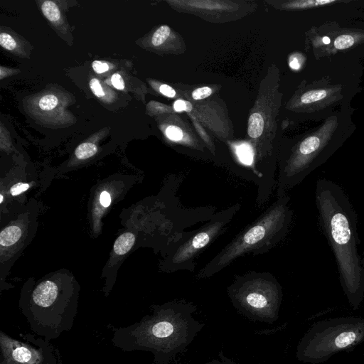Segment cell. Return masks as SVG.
I'll return each instance as SVG.
<instances>
[{
	"label": "cell",
	"mask_w": 364,
	"mask_h": 364,
	"mask_svg": "<svg viewBox=\"0 0 364 364\" xmlns=\"http://www.w3.org/2000/svg\"><path fill=\"white\" fill-rule=\"evenodd\" d=\"M290 197L285 195L277 200L253 223L240 231L196 274L204 279L218 273L240 257L268 252L287 235L293 210Z\"/></svg>",
	"instance_id": "obj_3"
},
{
	"label": "cell",
	"mask_w": 364,
	"mask_h": 364,
	"mask_svg": "<svg viewBox=\"0 0 364 364\" xmlns=\"http://www.w3.org/2000/svg\"><path fill=\"white\" fill-rule=\"evenodd\" d=\"M97 151V146L92 142H84L80 144L75 151L78 159H87L94 156Z\"/></svg>",
	"instance_id": "obj_17"
},
{
	"label": "cell",
	"mask_w": 364,
	"mask_h": 364,
	"mask_svg": "<svg viewBox=\"0 0 364 364\" xmlns=\"http://www.w3.org/2000/svg\"><path fill=\"white\" fill-rule=\"evenodd\" d=\"M289 66L291 69L299 70L301 67V63L298 58L292 56L289 60Z\"/></svg>",
	"instance_id": "obj_32"
},
{
	"label": "cell",
	"mask_w": 364,
	"mask_h": 364,
	"mask_svg": "<svg viewBox=\"0 0 364 364\" xmlns=\"http://www.w3.org/2000/svg\"><path fill=\"white\" fill-rule=\"evenodd\" d=\"M90 87L93 94L99 97H104L105 92L101 86L100 81L96 78H92L90 81Z\"/></svg>",
	"instance_id": "obj_24"
},
{
	"label": "cell",
	"mask_w": 364,
	"mask_h": 364,
	"mask_svg": "<svg viewBox=\"0 0 364 364\" xmlns=\"http://www.w3.org/2000/svg\"><path fill=\"white\" fill-rule=\"evenodd\" d=\"M152 313L138 322L114 328L111 341L125 353H152L154 364H170L194 340L205 324L193 314L196 306L185 300L154 305Z\"/></svg>",
	"instance_id": "obj_2"
},
{
	"label": "cell",
	"mask_w": 364,
	"mask_h": 364,
	"mask_svg": "<svg viewBox=\"0 0 364 364\" xmlns=\"http://www.w3.org/2000/svg\"><path fill=\"white\" fill-rule=\"evenodd\" d=\"M111 82L112 85L117 90H123L124 88V82L122 77L118 74L114 73L111 77Z\"/></svg>",
	"instance_id": "obj_28"
},
{
	"label": "cell",
	"mask_w": 364,
	"mask_h": 364,
	"mask_svg": "<svg viewBox=\"0 0 364 364\" xmlns=\"http://www.w3.org/2000/svg\"><path fill=\"white\" fill-rule=\"evenodd\" d=\"M159 91L165 96L168 97H173L176 95V91L168 85H161L159 87Z\"/></svg>",
	"instance_id": "obj_30"
},
{
	"label": "cell",
	"mask_w": 364,
	"mask_h": 364,
	"mask_svg": "<svg viewBox=\"0 0 364 364\" xmlns=\"http://www.w3.org/2000/svg\"><path fill=\"white\" fill-rule=\"evenodd\" d=\"M264 128V119L259 113H253L248 120V134L252 138L259 137Z\"/></svg>",
	"instance_id": "obj_14"
},
{
	"label": "cell",
	"mask_w": 364,
	"mask_h": 364,
	"mask_svg": "<svg viewBox=\"0 0 364 364\" xmlns=\"http://www.w3.org/2000/svg\"><path fill=\"white\" fill-rule=\"evenodd\" d=\"M171 30L168 26H160L154 33L151 42L155 46L161 45L168 37Z\"/></svg>",
	"instance_id": "obj_19"
},
{
	"label": "cell",
	"mask_w": 364,
	"mask_h": 364,
	"mask_svg": "<svg viewBox=\"0 0 364 364\" xmlns=\"http://www.w3.org/2000/svg\"><path fill=\"white\" fill-rule=\"evenodd\" d=\"M363 341V318H333L318 321L309 328L297 346L296 355L303 363H321Z\"/></svg>",
	"instance_id": "obj_5"
},
{
	"label": "cell",
	"mask_w": 364,
	"mask_h": 364,
	"mask_svg": "<svg viewBox=\"0 0 364 364\" xmlns=\"http://www.w3.org/2000/svg\"><path fill=\"white\" fill-rule=\"evenodd\" d=\"M41 9L43 15L50 21L56 22L60 18V11L53 1H45L41 5Z\"/></svg>",
	"instance_id": "obj_15"
},
{
	"label": "cell",
	"mask_w": 364,
	"mask_h": 364,
	"mask_svg": "<svg viewBox=\"0 0 364 364\" xmlns=\"http://www.w3.org/2000/svg\"><path fill=\"white\" fill-rule=\"evenodd\" d=\"M92 68L97 73H103L109 70V65L105 62L95 60L92 64Z\"/></svg>",
	"instance_id": "obj_27"
},
{
	"label": "cell",
	"mask_w": 364,
	"mask_h": 364,
	"mask_svg": "<svg viewBox=\"0 0 364 364\" xmlns=\"http://www.w3.org/2000/svg\"><path fill=\"white\" fill-rule=\"evenodd\" d=\"M173 108L176 112L186 111L189 112L192 110V105L188 101L178 100L174 102Z\"/></svg>",
	"instance_id": "obj_25"
},
{
	"label": "cell",
	"mask_w": 364,
	"mask_h": 364,
	"mask_svg": "<svg viewBox=\"0 0 364 364\" xmlns=\"http://www.w3.org/2000/svg\"><path fill=\"white\" fill-rule=\"evenodd\" d=\"M227 293L235 309L250 320L272 323L278 318L282 287L272 274L250 271L235 275Z\"/></svg>",
	"instance_id": "obj_6"
},
{
	"label": "cell",
	"mask_w": 364,
	"mask_h": 364,
	"mask_svg": "<svg viewBox=\"0 0 364 364\" xmlns=\"http://www.w3.org/2000/svg\"><path fill=\"white\" fill-rule=\"evenodd\" d=\"M237 155L240 161L245 165H251L254 160V153L250 145L242 144L237 146Z\"/></svg>",
	"instance_id": "obj_18"
},
{
	"label": "cell",
	"mask_w": 364,
	"mask_h": 364,
	"mask_svg": "<svg viewBox=\"0 0 364 364\" xmlns=\"http://www.w3.org/2000/svg\"><path fill=\"white\" fill-rule=\"evenodd\" d=\"M58 102L56 96L53 95H46L42 97L39 102L38 106L43 111H49L55 108Z\"/></svg>",
	"instance_id": "obj_20"
},
{
	"label": "cell",
	"mask_w": 364,
	"mask_h": 364,
	"mask_svg": "<svg viewBox=\"0 0 364 364\" xmlns=\"http://www.w3.org/2000/svg\"><path fill=\"white\" fill-rule=\"evenodd\" d=\"M167 136L173 141L181 140L183 137V132L178 127L171 125L166 130Z\"/></svg>",
	"instance_id": "obj_22"
},
{
	"label": "cell",
	"mask_w": 364,
	"mask_h": 364,
	"mask_svg": "<svg viewBox=\"0 0 364 364\" xmlns=\"http://www.w3.org/2000/svg\"><path fill=\"white\" fill-rule=\"evenodd\" d=\"M4 196L2 195H0V203H3Z\"/></svg>",
	"instance_id": "obj_33"
},
{
	"label": "cell",
	"mask_w": 364,
	"mask_h": 364,
	"mask_svg": "<svg viewBox=\"0 0 364 364\" xmlns=\"http://www.w3.org/2000/svg\"><path fill=\"white\" fill-rule=\"evenodd\" d=\"M0 45L8 50H12L16 47V42L9 34L1 33L0 34Z\"/></svg>",
	"instance_id": "obj_21"
},
{
	"label": "cell",
	"mask_w": 364,
	"mask_h": 364,
	"mask_svg": "<svg viewBox=\"0 0 364 364\" xmlns=\"http://www.w3.org/2000/svg\"><path fill=\"white\" fill-rule=\"evenodd\" d=\"M341 2L337 0H306L291 4L290 6L296 9H310L324 6L328 4Z\"/></svg>",
	"instance_id": "obj_16"
},
{
	"label": "cell",
	"mask_w": 364,
	"mask_h": 364,
	"mask_svg": "<svg viewBox=\"0 0 364 364\" xmlns=\"http://www.w3.org/2000/svg\"><path fill=\"white\" fill-rule=\"evenodd\" d=\"M338 127V118L332 116L314 133L304 138L296 151L282 165L276 183V196L282 197L301 183L323 161V156Z\"/></svg>",
	"instance_id": "obj_7"
},
{
	"label": "cell",
	"mask_w": 364,
	"mask_h": 364,
	"mask_svg": "<svg viewBox=\"0 0 364 364\" xmlns=\"http://www.w3.org/2000/svg\"><path fill=\"white\" fill-rule=\"evenodd\" d=\"M240 208V204H235L216 213L206 224L178 242L174 252L169 257L168 270L193 271V260L205 248L225 232Z\"/></svg>",
	"instance_id": "obj_8"
},
{
	"label": "cell",
	"mask_w": 364,
	"mask_h": 364,
	"mask_svg": "<svg viewBox=\"0 0 364 364\" xmlns=\"http://www.w3.org/2000/svg\"><path fill=\"white\" fill-rule=\"evenodd\" d=\"M315 198L318 222L334 255L341 287L355 310L364 299V259L358 251L355 213L343 189L328 179L317 180Z\"/></svg>",
	"instance_id": "obj_1"
},
{
	"label": "cell",
	"mask_w": 364,
	"mask_h": 364,
	"mask_svg": "<svg viewBox=\"0 0 364 364\" xmlns=\"http://www.w3.org/2000/svg\"><path fill=\"white\" fill-rule=\"evenodd\" d=\"M135 242L133 233L127 232L117 237L114 244V251L117 255H122L129 252Z\"/></svg>",
	"instance_id": "obj_13"
},
{
	"label": "cell",
	"mask_w": 364,
	"mask_h": 364,
	"mask_svg": "<svg viewBox=\"0 0 364 364\" xmlns=\"http://www.w3.org/2000/svg\"><path fill=\"white\" fill-rule=\"evenodd\" d=\"M0 364H63L56 346L32 333L14 338L0 331Z\"/></svg>",
	"instance_id": "obj_9"
},
{
	"label": "cell",
	"mask_w": 364,
	"mask_h": 364,
	"mask_svg": "<svg viewBox=\"0 0 364 364\" xmlns=\"http://www.w3.org/2000/svg\"><path fill=\"white\" fill-rule=\"evenodd\" d=\"M21 234V229L17 225L6 227L0 233L1 246L9 247L14 245L20 239Z\"/></svg>",
	"instance_id": "obj_12"
},
{
	"label": "cell",
	"mask_w": 364,
	"mask_h": 364,
	"mask_svg": "<svg viewBox=\"0 0 364 364\" xmlns=\"http://www.w3.org/2000/svg\"><path fill=\"white\" fill-rule=\"evenodd\" d=\"M212 93V90L208 87H202L196 89L192 92V97L194 100H201L209 97Z\"/></svg>",
	"instance_id": "obj_23"
},
{
	"label": "cell",
	"mask_w": 364,
	"mask_h": 364,
	"mask_svg": "<svg viewBox=\"0 0 364 364\" xmlns=\"http://www.w3.org/2000/svg\"><path fill=\"white\" fill-rule=\"evenodd\" d=\"M219 358L213 359L204 364H235L231 360L224 356L222 353H220Z\"/></svg>",
	"instance_id": "obj_29"
},
{
	"label": "cell",
	"mask_w": 364,
	"mask_h": 364,
	"mask_svg": "<svg viewBox=\"0 0 364 364\" xmlns=\"http://www.w3.org/2000/svg\"><path fill=\"white\" fill-rule=\"evenodd\" d=\"M363 40L364 33H343L335 38L333 47L337 50H343L350 48Z\"/></svg>",
	"instance_id": "obj_11"
},
{
	"label": "cell",
	"mask_w": 364,
	"mask_h": 364,
	"mask_svg": "<svg viewBox=\"0 0 364 364\" xmlns=\"http://www.w3.org/2000/svg\"><path fill=\"white\" fill-rule=\"evenodd\" d=\"M341 86L331 85L316 87L304 92L299 98L300 103L316 110L323 109L342 97Z\"/></svg>",
	"instance_id": "obj_10"
},
{
	"label": "cell",
	"mask_w": 364,
	"mask_h": 364,
	"mask_svg": "<svg viewBox=\"0 0 364 364\" xmlns=\"http://www.w3.org/2000/svg\"><path fill=\"white\" fill-rule=\"evenodd\" d=\"M19 306L34 334L50 341L72 329L77 315V292L46 280L26 293Z\"/></svg>",
	"instance_id": "obj_4"
},
{
	"label": "cell",
	"mask_w": 364,
	"mask_h": 364,
	"mask_svg": "<svg viewBox=\"0 0 364 364\" xmlns=\"http://www.w3.org/2000/svg\"><path fill=\"white\" fill-rule=\"evenodd\" d=\"M100 202L104 207H108L111 203V197L107 191H103L100 196Z\"/></svg>",
	"instance_id": "obj_31"
},
{
	"label": "cell",
	"mask_w": 364,
	"mask_h": 364,
	"mask_svg": "<svg viewBox=\"0 0 364 364\" xmlns=\"http://www.w3.org/2000/svg\"><path fill=\"white\" fill-rule=\"evenodd\" d=\"M29 186L26 183H18L11 188L10 193L13 196H18L28 189Z\"/></svg>",
	"instance_id": "obj_26"
}]
</instances>
